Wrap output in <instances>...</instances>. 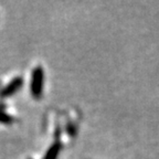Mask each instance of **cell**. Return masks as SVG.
Instances as JSON below:
<instances>
[{"label": "cell", "instance_id": "obj_1", "mask_svg": "<svg viewBox=\"0 0 159 159\" xmlns=\"http://www.w3.org/2000/svg\"><path fill=\"white\" fill-rule=\"evenodd\" d=\"M43 86V71L41 67L33 70L31 79V93L34 97H39L42 93Z\"/></svg>", "mask_w": 159, "mask_h": 159}]
</instances>
